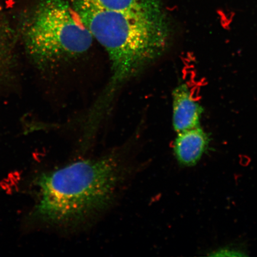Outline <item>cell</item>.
Instances as JSON below:
<instances>
[{
	"label": "cell",
	"mask_w": 257,
	"mask_h": 257,
	"mask_svg": "<svg viewBox=\"0 0 257 257\" xmlns=\"http://www.w3.org/2000/svg\"><path fill=\"white\" fill-rule=\"evenodd\" d=\"M201 106L193 98L186 85L177 87L173 92V125L177 133L199 127L202 112Z\"/></svg>",
	"instance_id": "cell-4"
},
{
	"label": "cell",
	"mask_w": 257,
	"mask_h": 257,
	"mask_svg": "<svg viewBox=\"0 0 257 257\" xmlns=\"http://www.w3.org/2000/svg\"><path fill=\"white\" fill-rule=\"evenodd\" d=\"M110 59V91L142 71L166 49L170 33L164 16L109 11L88 0L69 2Z\"/></svg>",
	"instance_id": "cell-2"
},
{
	"label": "cell",
	"mask_w": 257,
	"mask_h": 257,
	"mask_svg": "<svg viewBox=\"0 0 257 257\" xmlns=\"http://www.w3.org/2000/svg\"><path fill=\"white\" fill-rule=\"evenodd\" d=\"M174 147L177 160L182 165H195L206 149L207 135L200 127L178 133Z\"/></svg>",
	"instance_id": "cell-5"
},
{
	"label": "cell",
	"mask_w": 257,
	"mask_h": 257,
	"mask_svg": "<svg viewBox=\"0 0 257 257\" xmlns=\"http://www.w3.org/2000/svg\"><path fill=\"white\" fill-rule=\"evenodd\" d=\"M98 7L109 11L164 16L158 0H88Z\"/></svg>",
	"instance_id": "cell-6"
},
{
	"label": "cell",
	"mask_w": 257,
	"mask_h": 257,
	"mask_svg": "<svg viewBox=\"0 0 257 257\" xmlns=\"http://www.w3.org/2000/svg\"><path fill=\"white\" fill-rule=\"evenodd\" d=\"M4 38L1 29H0V70L3 68L6 59V50Z\"/></svg>",
	"instance_id": "cell-7"
},
{
	"label": "cell",
	"mask_w": 257,
	"mask_h": 257,
	"mask_svg": "<svg viewBox=\"0 0 257 257\" xmlns=\"http://www.w3.org/2000/svg\"><path fill=\"white\" fill-rule=\"evenodd\" d=\"M26 52L39 67L81 55L92 46V35L66 0H41L22 34Z\"/></svg>",
	"instance_id": "cell-3"
},
{
	"label": "cell",
	"mask_w": 257,
	"mask_h": 257,
	"mask_svg": "<svg viewBox=\"0 0 257 257\" xmlns=\"http://www.w3.org/2000/svg\"><path fill=\"white\" fill-rule=\"evenodd\" d=\"M121 176L119 160L110 155L43 173L35 181L34 219L53 226L81 223L110 204Z\"/></svg>",
	"instance_id": "cell-1"
}]
</instances>
